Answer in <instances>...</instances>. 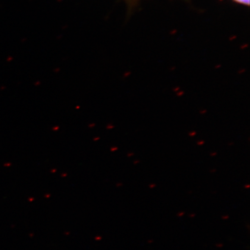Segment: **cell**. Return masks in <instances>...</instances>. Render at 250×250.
<instances>
[{
	"label": "cell",
	"instance_id": "cell-1",
	"mask_svg": "<svg viewBox=\"0 0 250 250\" xmlns=\"http://www.w3.org/2000/svg\"><path fill=\"white\" fill-rule=\"evenodd\" d=\"M234 1H235L237 2H239L240 4L247 5H250V0H234Z\"/></svg>",
	"mask_w": 250,
	"mask_h": 250
},
{
	"label": "cell",
	"instance_id": "cell-2",
	"mask_svg": "<svg viewBox=\"0 0 250 250\" xmlns=\"http://www.w3.org/2000/svg\"><path fill=\"white\" fill-rule=\"evenodd\" d=\"M195 134H196V132H193L192 133H189V136H195Z\"/></svg>",
	"mask_w": 250,
	"mask_h": 250
},
{
	"label": "cell",
	"instance_id": "cell-3",
	"mask_svg": "<svg viewBox=\"0 0 250 250\" xmlns=\"http://www.w3.org/2000/svg\"><path fill=\"white\" fill-rule=\"evenodd\" d=\"M183 94V92H180L179 94H178V96H181Z\"/></svg>",
	"mask_w": 250,
	"mask_h": 250
},
{
	"label": "cell",
	"instance_id": "cell-4",
	"mask_svg": "<svg viewBox=\"0 0 250 250\" xmlns=\"http://www.w3.org/2000/svg\"><path fill=\"white\" fill-rule=\"evenodd\" d=\"M203 143H204V142H202V143H199H199H198V145H203Z\"/></svg>",
	"mask_w": 250,
	"mask_h": 250
},
{
	"label": "cell",
	"instance_id": "cell-5",
	"mask_svg": "<svg viewBox=\"0 0 250 250\" xmlns=\"http://www.w3.org/2000/svg\"><path fill=\"white\" fill-rule=\"evenodd\" d=\"M179 88L175 89V90H177Z\"/></svg>",
	"mask_w": 250,
	"mask_h": 250
}]
</instances>
